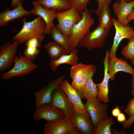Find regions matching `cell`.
I'll list each match as a JSON object with an SVG mask.
<instances>
[{"mask_svg": "<svg viewBox=\"0 0 134 134\" xmlns=\"http://www.w3.org/2000/svg\"><path fill=\"white\" fill-rule=\"evenodd\" d=\"M22 21L23 24L21 29L12 37V41L22 44L28 39L35 37L42 43L45 37L44 33L46 27V24L43 19L38 17L32 21L27 22L26 18L24 17Z\"/></svg>", "mask_w": 134, "mask_h": 134, "instance_id": "cell-1", "label": "cell"}, {"mask_svg": "<svg viewBox=\"0 0 134 134\" xmlns=\"http://www.w3.org/2000/svg\"><path fill=\"white\" fill-rule=\"evenodd\" d=\"M81 14L82 19L73 26L68 37L74 48L77 47L81 40L90 32L91 29L95 23V19L92 17L90 10L87 8Z\"/></svg>", "mask_w": 134, "mask_h": 134, "instance_id": "cell-2", "label": "cell"}, {"mask_svg": "<svg viewBox=\"0 0 134 134\" xmlns=\"http://www.w3.org/2000/svg\"><path fill=\"white\" fill-rule=\"evenodd\" d=\"M14 65L8 71L1 74L0 78L7 80L14 77H22L27 75L38 68L40 65L34 64L30 60L19 53L13 59Z\"/></svg>", "mask_w": 134, "mask_h": 134, "instance_id": "cell-3", "label": "cell"}, {"mask_svg": "<svg viewBox=\"0 0 134 134\" xmlns=\"http://www.w3.org/2000/svg\"><path fill=\"white\" fill-rule=\"evenodd\" d=\"M56 14L58 21L56 27L68 37L73 26L82 19V15L73 7L63 11H57Z\"/></svg>", "mask_w": 134, "mask_h": 134, "instance_id": "cell-4", "label": "cell"}, {"mask_svg": "<svg viewBox=\"0 0 134 134\" xmlns=\"http://www.w3.org/2000/svg\"><path fill=\"white\" fill-rule=\"evenodd\" d=\"M109 32L103 27L98 26L82 39L77 47L85 48L89 51L100 49L105 44Z\"/></svg>", "mask_w": 134, "mask_h": 134, "instance_id": "cell-5", "label": "cell"}, {"mask_svg": "<svg viewBox=\"0 0 134 134\" xmlns=\"http://www.w3.org/2000/svg\"><path fill=\"white\" fill-rule=\"evenodd\" d=\"M112 20L115 32L113 43L109 51V59L116 57V52L123 39L130 40L134 37V29L133 27L129 25L126 26L122 25L114 17L112 18Z\"/></svg>", "mask_w": 134, "mask_h": 134, "instance_id": "cell-6", "label": "cell"}, {"mask_svg": "<svg viewBox=\"0 0 134 134\" xmlns=\"http://www.w3.org/2000/svg\"><path fill=\"white\" fill-rule=\"evenodd\" d=\"M50 104L61 110L65 117L71 120L75 111L74 107L60 86L54 90Z\"/></svg>", "mask_w": 134, "mask_h": 134, "instance_id": "cell-7", "label": "cell"}, {"mask_svg": "<svg viewBox=\"0 0 134 134\" xmlns=\"http://www.w3.org/2000/svg\"><path fill=\"white\" fill-rule=\"evenodd\" d=\"M86 99V103L83 104L86 111L90 115L95 127L97 123L101 120L107 117L108 105L102 104L97 97Z\"/></svg>", "mask_w": 134, "mask_h": 134, "instance_id": "cell-8", "label": "cell"}, {"mask_svg": "<svg viewBox=\"0 0 134 134\" xmlns=\"http://www.w3.org/2000/svg\"><path fill=\"white\" fill-rule=\"evenodd\" d=\"M64 117V113L61 110L49 104L36 107L32 118L36 121L43 120L47 122H52Z\"/></svg>", "mask_w": 134, "mask_h": 134, "instance_id": "cell-9", "label": "cell"}, {"mask_svg": "<svg viewBox=\"0 0 134 134\" xmlns=\"http://www.w3.org/2000/svg\"><path fill=\"white\" fill-rule=\"evenodd\" d=\"M15 41L11 43L7 41L0 47V73L2 74L10 69L13 63L18 47L20 44Z\"/></svg>", "mask_w": 134, "mask_h": 134, "instance_id": "cell-10", "label": "cell"}, {"mask_svg": "<svg viewBox=\"0 0 134 134\" xmlns=\"http://www.w3.org/2000/svg\"><path fill=\"white\" fill-rule=\"evenodd\" d=\"M64 78V76L63 75L51 80L46 86L34 93L36 107L50 103L54 90L60 86L63 81Z\"/></svg>", "mask_w": 134, "mask_h": 134, "instance_id": "cell-11", "label": "cell"}, {"mask_svg": "<svg viewBox=\"0 0 134 134\" xmlns=\"http://www.w3.org/2000/svg\"><path fill=\"white\" fill-rule=\"evenodd\" d=\"M71 120L74 126L81 134H94V126L90 115L86 111L75 110Z\"/></svg>", "mask_w": 134, "mask_h": 134, "instance_id": "cell-12", "label": "cell"}, {"mask_svg": "<svg viewBox=\"0 0 134 134\" xmlns=\"http://www.w3.org/2000/svg\"><path fill=\"white\" fill-rule=\"evenodd\" d=\"M33 7L30 11L31 14L42 18L46 24L44 34L50 35L51 28L54 24L53 21L56 18V10L54 9L47 8L42 7L37 0L32 2Z\"/></svg>", "mask_w": 134, "mask_h": 134, "instance_id": "cell-13", "label": "cell"}, {"mask_svg": "<svg viewBox=\"0 0 134 134\" xmlns=\"http://www.w3.org/2000/svg\"><path fill=\"white\" fill-rule=\"evenodd\" d=\"M112 7L117 21L123 25H128V18L134 10V1L127 2L124 0L120 1L117 0Z\"/></svg>", "mask_w": 134, "mask_h": 134, "instance_id": "cell-14", "label": "cell"}, {"mask_svg": "<svg viewBox=\"0 0 134 134\" xmlns=\"http://www.w3.org/2000/svg\"><path fill=\"white\" fill-rule=\"evenodd\" d=\"M22 4L19 3L17 6L11 10L7 8L0 13V26L6 27L9 23L14 20L21 19L25 16H30L32 14L30 11L26 10Z\"/></svg>", "mask_w": 134, "mask_h": 134, "instance_id": "cell-15", "label": "cell"}, {"mask_svg": "<svg viewBox=\"0 0 134 134\" xmlns=\"http://www.w3.org/2000/svg\"><path fill=\"white\" fill-rule=\"evenodd\" d=\"M109 53V51L108 49L106 51L103 61L104 68V76L103 80L100 83H96L98 89L97 97L98 100L104 103H108L109 101L108 97V83L110 79V77L108 72Z\"/></svg>", "mask_w": 134, "mask_h": 134, "instance_id": "cell-16", "label": "cell"}, {"mask_svg": "<svg viewBox=\"0 0 134 134\" xmlns=\"http://www.w3.org/2000/svg\"><path fill=\"white\" fill-rule=\"evenodd\" d=\"M122 71L131 74H134V68L128 63L121 58L116 57L109 59L108 72L112 81L115 79V75L118 72Z\"/></svg>", "mask_w": 134, "mask_h": 134, "instance_id": "cell-17", "label": "cell"}, {"mask_svg": "<svg viewBox=\"0 0 134 134\" xmlns=\"http://www.w3.org/2000/svg\"><path fill=\"white\" fill-rule=\"evenodd\" d=\"M71 120L64 117L52 122H47L44 127L45 134H66L73 126Z\"/></svg>", "mask_w": 134, "mask_h": 134, "instance_id": "cell-18", "label": "cell"}, {"mask_svg": "<svg viewBox=\"0 0 134 134\" xmlns=\"http://www.w3.org/2000/svg\"><path fill=\"white\" fill-rule=\"evenodd\" d=\"M60 86L73 105L75 110L86 111L78 91L70 84L67 79L64 80Z\"/></svg>", "mask_w": 134, "mask_h": 134, "instance_id": "cell-19", "label": "cell"}, {"mask_svg": "<svg viewBox=\"0 0 134 134\" xmlns=\"http://www.w3.org/2000/svg\"><path fill=\"white\" fill-rule=\"evenodd\" d=\"M97 70L96 66L93 65L86 83L77 91L81 99L97 97L98 89L96 83H94L93 79V77L96 73Z\"/></svg>", "mask_w": 134, "mask_h": 134, "instance_id": "cell-20", "label": "cell"}, {"mask_svg": "<svg viewBox=\"0 0 134 134\" xmlns=\"http://www.w3.org/2000/svg\"><path fill=\"white\" fill-rule=\"evenodd\" d=\"M78 52L77 49L74 48L69 54H64L57 59H51L49 63L51 69L55 72L58 67L61 65L66 64L72 66L77 64L78 60Z\"/></svg>", "mask_w": 134, "mask_h": 134, "instance_id": "cell-21", "label": "cell"}, {"mask_svg": "<svg viewBox=\"0 0 134 134\" xmlns=\"http://www.w3.org/2000/svg\"><path fill=\"white\" fill-rule=\"evenodd\" d=\"M54 41L65 48L70 53L73 48L68 37L54 25L51 28L50 34Z\"/></svg>", "mask_w": 134, "mask_h": 134, "instance_id": "cell-22", "label": "cell"}, {"mask_svg": "<svg viewBox=\"0 0 134 134\" xmlns=\"http://www.w3.org/2000/svg\"><path fill=\"white\" fill-rule=\"evenodd\" d=\"M43 7L62 12L71 7L69 0H37Z\"/></svg>", "mask_w": 134, "mask_h": 134, "instance_id": "cell-23", "label": "cell"}, {"mask_svg": "<svg viewBox=\"0 0 134 134\" xmlns=\"http://www.w3.org/2000/svg\"><path fill=\"white\" fill-rule=\"evenodd\" d=\"M43 47L52 59H57L64 54H69L65 48L54 41L47 43L44 45Z\"/></svg>", "mask_w": 134, "mask_h": 134, "instance_id": "cell-24", "label": "cell"}, {"mask_svg": "<svg viewBox=\"0 0 134 134\" xmlns=\"http://www.w3.org/2000/svg\"><path fill=\"white\" fill-rule=\"evenodd\" d=\"M109 6L106 4L103 6L98 17V25L103 27L106 30L109 32L113 25L112 18L111 17L110 14Z\"/></svg>", "mask_w": 134, "mask_h": 134, "instance_id": "cell-25", "label": "cell"}, {"mask_svg": "<svg viewBox=\"0 0 134 134\" xmlns=\"http://www.w3.org/2000/svg\"><path fill=\"white\" fill-rule=\"evenodd\" d=\"M115 123L111 116L103 119L97 124L94 134H111L110 127Z\"/></svg>", "mask_w": 134, "mask_h": 134, "instance_id": "cell-26", "label": "cell"}, {"mask_svg": "<svg viewBox=\"0 0 134 134\" xmlns=\"http://www.w3.org/2000/svg\"><path fill=\"white\" fill-rule=\"evenodd\" d=\"M86 65L79 63L72 66L71 67L70 76L72 79L71 85L74 87L82 75Z\"/></svg>", "mask_w": 134, "mask_h": 134, "instance_id": "cell-27", "label": "cell"}, {"mask_svg": "<svg viewBox=\"0 0 134 134\" xmlns=\"http://www.w3.org/2000/svg\"><path fill=\"white\" fill-rule=\"evenodd\" d=\"M121 54L126 59L131 61L134 57V37L129 40L122 49Z\"/></svg>", "mask_w": 134, "mask_h": 134, "instance_id": "cell-28", "label": "cell"}, {"mask_svg": "<svg viewBox=\"0 0 134 134\" xmlns=\"http://www.w3.org/2000/svg\"><path fill=\"white\" fill-rule=\"evenodd\" d=\"M93 65H86L84 71L80 79L74 87L77 91L83 87L86 83Z\"/></svg>", "mask_w": 134, "mask_h": 134, "instance_id": "cell-29", "label": "cell"}, {"mask_svg": "<svg viewBox=\"0 0 134 134\" xmlns=\"http://www.w3.org/2000/svg\"><path fill=\"white\" fill-rule=\"evenodd\" d=\"M91 0H69L71 7L76 8L81 14L87 8V6Z\"/></svg>", "mask_w": 134, "mask_h": 134, "instance_id": "cell-30", "label": "cell"}, {"mask_svg": "<svg viewBox=\"0 0 134 134\" xmlns=\"http://www.w3.org/2000/svg\"><path fill=\"white\" fill-rule=\"evenodd\" d=\"M39 52L38 48L26 47L24 51L23 55L26 58L33 62Z\"/></svg>", "mask_w": 134, "mask_h": 134, "instance_id": "cell-31", "label": "cell"}, {"mask_svg": "<svg viewBox=\"0 0 134 134\" xmlns=\"http://www.w3.org/2000/svg\"><path fill=\"white\" fill-rule=\"evenodd\" d=\"M96 0L98 4L97 9L96 10H91L90 11L95 14L98 17L104 5L106 4L110 6L113 0Z\"/></svg>", "mask_w": 134, "mask_h": 134, "instance_id": "cell-32", "label": "cell"}, {"mask_svg": "<svg viewBox=\"0 0 134 134\" xmlns=\"http://www.w3.org/2000/svg\"><path fill=\"white\" fill-rule=\"evenodd\" d=\"M25 42L26 47H30L37 48H40L42 46V43L38 38L35 37H32L28 39Z\"/></svg>", "mask_w": 134, "mask_h": 134, "instance_id": "cell-33", "label": "cell"}, {"mask_svg": "<svg viewBox=\"0 0 134 134\" xmlns=\"http://www.w3.org/2000/svg\"><path fill=\"white\" fill-rule=\"evenodd\" d=\"M125 111L129 117L134 114V98L129 101Z\"/></svg>", "mask_w": 134, "mask_h": 134, "instance_id": "cell-34", "label": "cell"}, {"mask_svg": "<svg viewBox=\"0 0 134 134\" xmlns=\"http://www.w3.org/2000/svg\"><path fill=\"white\" fill-rule=\"evenodd\" d=\"M134 122V114L130 116L129 118L125 122L122 123L123 129H125L130 128Z\"/></svg>", "mask_w": 134, "mask_h": 134, "instance_id": "cell-35", "label": "cell"}, {"mask_svg": "<svg viewBox=\"0 0 134 134\" xmlns=\"http://www.w3.org/2000/svg\"><path fill=\"white\" fill-rule=\"evenodd\" d=\"M66 134H81V133L76 128L73 126L68 131Z\"/></svg>", "mask_w": 134, "mask_h": 134, "instance_id": "cell-36", "label": "cell"}, {"mask_svg": "<svg viewBox=\"0 0 134 134\" xmlns=\"http://www.w3.org/2000/svg\"><path fill=\"white\" fill-rule=\"evenodd\" d=\"M24 2V0H11V6L12 9L16 7L19 3L23 4Z\"/></svg>", "mask_w": 134, "mask_h": 134, "instance_id": "cell-37", "label": "cell"}, {"mask_svg": "<svg viewBox=\"0 0 134 134\" xmlns=\"http://www.w3.org/2000/svg\"><path fill=\"white\" fill-rule=\"evenodd\" d=\"M121 112V111L119 107L117 106L112 110L111 114L113 117H117Z\"/></svg>", "mask_w": 134, "mask_h": 134, "instance_id": "cell-38", "label": "cell"}, {"mask_svg": "<svg viewBox=\"0 0 134 134\" xmlns=\"http://www.w3.org/2000/svg\"><path fill=\"white\" fill-rule=\"evenodd\" d=\"M117 119L118 122L121 123L125 122L127 120L124 114L121 112L117 116Z\"/></svg>", "mask_w": 134, "mask_h": 134, "instance_id": "cell-39", "label": "cell"}, {"mask_svg": "<svg viewBox=\"0 0 134 134\" xmlns=\"http://www.w3.org/2000/svg\"><path fill=\"white\" fill-rule=\"evenodd\" d=\"M132 89L131 92V94L134 96V74L132 75Z\"/></svg>", "mask_w": 134, "mask_h": 134, "instance_id": "cell-40", "label": "cell"}, {"mask_svg": "<svg viewBox=\"0 0 134 134\" xmlns=\"http://www.w3.org/2000/svg\"><path fill=\"white\" fill-rule=\"evenodd\" d=\"M133 20H134V10L132 14L128 18L127 21L128 23Z\"/></svg>", "mask_w": 134, "mask_h": 134, "instance_id": "cell-41", "label": "cell"}, {"mask_svg": "<svg viewBox=\"0 0 134 134\" xmlns=\"http://www.w3.org/2000/svg\"><path fill=\"white\" fill-rule=\"evenodd\" d=\"M131 61L132 64L134 65V57Z\"/></svg>", "mask_w": 134, "mask_h": 134, "instance_id": "cell-42", "label": "cell"}, {"mask_svg": "<svg viewBox=\"0 0 134 134\" xmlns=\"http://www.w3.org/2000/svg\"><path fill=\"white\" fill-rule=\"evenodd\" d=\"M134 0H124V1H126L127 2H129L133 1Z\"/></svg>", "mask_w": 134, "mask_h": 134, "instance_id": "cell-43", "label": "cell"}, {"mask_svg": "<svg viewBox=\"0 0 134 134\" xmlns=\"http://www.w3.org/2000/svg\"><path fill=\"white\" fill-rule=\"evenodd\" d=\"M118 0V1H123V0Z\"/></svg>", "mask_w": 134, "mask_h": 134, "instance_id": "cell-44", "label": "cell"}]
</instances>
